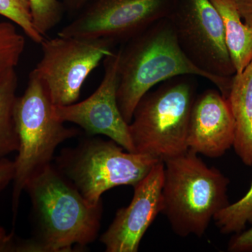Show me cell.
Wrapping results in <instances>:
<instances>
[{"instance_id": "obj_12", "label": "cell", "mask_w": 252, "mask_h": 252, "mask_svg": "<svg viewBox=\"0 0 252 252\" xmlns=\"http://www.w3.org/2000/svg\"><path fill=\"white\" fill-rule=\"evenodd\" d=\"M235 122L229 102L220 91L195 97L189 121L187 146L195 154L219 158L233 147Z\"/></svg>"}, {"instance_id": "obj_1", "label": "cell", "mask_w": 252, "mask_h": 252, "mask_svg": "<svg viewBox=\"0 0 252 252\" xmlns=\"http://www.w3.org/2000/svg\"><path fill=\"white\" fill-rule=\"evenodd\" d=\"M35 221L32 238L13 239L11 252H70L98 237L102 203L91 205L52 164L28 181Z\"/></svg>"}, {"instance_id": "obj_10", "label": "cell", "mask_w": 252, "mask_h": 252, "mask_svg": "<svg viewBox=\"0 0 252 252\" xmlns=\"http://www.w3.org/2000/svg\"><path fill=\"white\" fill-rule=\"evenodd\" d=\"M120 50L104 60V77L89 97L65 106H54V116L63 123H72L89 136L102 135L135 153L127 124L117 102Z\"/></svg>"}, {"instance_id": "obj_8", "label": "cell", "mask_w": 252, "mask_h": 252, "mask_svg": "<svg viewBox=\"0 0 252 252\" xmlns=\"http://www.w3.org/2000/svg\"><path fill=\"white\" fill-rule=\"evenodd\" d=\"M178 0H91L58 35L127 42L168 17Z\"/></svg>"}, {"instance_id": "obj_2", "label": "cell", "mask_w": 252, "mask_h": 252, "mask_svg": "<svg viewBox=\"0 0 252 252\" xmlns=\"http://www.w3.org/2000/svg\"><path fill=\"white\" fill-rule=\"evenodd\" d=\"M120 49L117 102L127 124L144 94L162 81L185 75L205 78L227 98L231 77H218L196 67L180 47L171 21L163 18Z\"/></svg>"}, {"instance_id": "obj_11", "label": "cell", "mask_w": 252, "mask_h": 252, "mask_svg": "<svg viewBox=\"0 0 252 252\" xmlns=\"http://www.w3.org/2000/svg\"><path fill=\"white\" fill-rule=\"evenodd\" d=\"M163 161H158L134 187L130 205L119 209L112 223L101 235L107 252H137L144 234L162 211Z\"/></svg>"}, {"instance_id": "obj_20", "label": "cell", "mask_w": 252, "mask_h": 252, "mask_svg": "<svg viewBox=\"0 0 252 252\" xmlns=\"http://www.w3.org/2000/svg\"><path fill=\"white\" fill-rule=\"evenodd\" d=\"M230 252H252V227L241 233L233 234L228 245Z\"/></svg>"}, {"instance_id": "obj_6", "label": "cell", "mask_w": 252, "mask_h": 252, "mask_svg": "<svg viewBox=\"0 0 252 252\" xmlns=\"http://www.w3.org/2000/svg\"><path fill=\"white\" fill-rule=\"evenodd\" d=\"M160 160L125 150L112 140L92 137L74 148L63 149L56 168L91 205L102 203V195L119 186L135 187Z\"/></svg>"}, {"instance_id": "obj_19", "label": "cell", "mask_w": 252, "mask_h": 252, "mask_svg": "<svg viewBox=\"0 0 252 252\" xmlns=\"http://www.w3.org/2000/svg\"><path fill=\"white\" fill-rule=\"evenodd\" d=\"M31 4L34 26L45 37L62 20L63 4L59 0H31Z\"/></svg>"}, {"instance_id": "obj_5", "label": "cell", "mask_w": 252, "mask_h": 252, "mask_svg": "<svg viewBox=\"0 0 252 252\" xmlns=\"http://www.w3.org/2000/svg\"><path fill=\"white\" fill-rule=\"evenodd\" d=\"M54 104L40 78L34 70L30 73L27 87L18 96L14 117L19 139L14 160L12 210L17 215L20 198L28 181L51 165L60 144L75 137L79 131L67 127L53 113Z\"/></svg>"}, {"instance_id": "obj_21", "label": "cell", "mask_w": 252, "mask_h": 252, "mask_svg": "<svg viewBox=\"0 0 252 252\" xmlns=\"http://www.w3.org/2000/svg\"><path fill=\"white\" fill-rule=\"evenodd\" d=\"M14 175V160H10L6 158L0 159V192L13 182Z\"/></svg>"}, {"instance_id": "obj_13", "label": "cell", "mask_w": 252, "mask_h": 252, "mask_svg": "<svg viewBox=\"0 0 252 252\" xmlns=\"http://www.w3.org/2000/svg\"><path fill=\"white\" fill-rule=\"evenodd\" d=\"M226 99L235 122L233 147L242 162L252 166V61L233 76Z\"/></svg>"}, {"instance_id": "obj_14", "label": "cell", "mask_w": 252, "mask_h": 252, "mask_svg": "<svg viewBox=\"0 0 252 252\" xmlns=\"http://www.w3.org/2000/svg\"><path fill=\"white\" fill-rule=\"evenodd\" d=\"M210 1L221 16L227 49L239 74L252 61V28L244 22L234 0Z\"/></svg>"}, {"instance_id": "obj_24", "label": "cell", "mask_w": 252, "mask_h": 252, "mask_svg": "<svg viewBox=\"0 0 252 252\" xmlns=\"http://www.w3.org/2000/svg\"><path fill=\"white\" fill-rule=\"evenodd\" d=\"M63 4L71 11L81 10L91 0H61Z\"/></svg>"}, {"instance_id": "obj_9", "label": "cell", "mask_w": 252, "mask_h": 252, "mask_svg": "<svg viewBox=\"0 0 252 252\" xmlns=\"http://www.w3.org/2000/svg\"><path fill=\"white\" fill-rule=\"evenodd\" d=\"M167 18L182 51L196 67L215 77L235 75L223 21L210 0H178Z\"/></svg>"}, {"instance_id": "obj_17", "label": "cell", "mask_w": 252, "mask_h": 252, "mask_svg": "<svg viewBox=\"0 0 252 252\" xmlns=\"http://www.w3.org/2000/svg\"><path fill=\"white\" fill-rule=\"evenodd\" d=\"M26 46L25 37L11 22H0V77L16 69Z\"/></svg>"}, {"instance_id": "obj_7", "label": "cell", "mask_w": 252, "mask_h": 252, "mask_svg": "<svg viewBox=\"0 0 252 252\" xmlns=\"http://www.w3.org/2000/svg\"><path fill=\"white\" fill-rule=\"evenodd\" d=\"M41 59L33 70L45 84L54 106L75 103L82 86L101 61L112 55L115 44L104 39H44Z\"/></svg>"}, {"instance_id": "obj_3", "label": "cell", "mask_w": 252, "mask_h": 252, "mask_svg": "<svg viewBox=\"0 0 252 252\" xmlns=\"http://www.w3.org/2000/svg\"><path fill=\"white\" fill-rule=\"evenodd\" d=\"M163 162L161 214L178 236H203L215 215L230 204L229 179L189 149Z\"/></svg>"}, {"instance_id": "obj_18", "label": "cell", "mask_w": 252, "mask_h": 252, "mask_svg": "<svg viewBox=\"0 0 252 252\" xmlns=\"http://www.w3.org/2000/svg\"><path fill=\"white\" fill-rule=\"evenodd\" d=\"M0 16L18 26L36 44H40L46 38L33 23L31 0H0Z\"/></svg>"}, {"instance_id": "obj_4", "label": "cell", "mask_w": 252, "mask_h": 252, "mask_svg": "<svg viewBox=\"0 0 252 252\" xmlns=\"http://www.w3.org/2000/svg\"><path fill=\"white\" fill-rule=\"evenodd\" d=\"M188 75L165 81L136 106L129 130L135 153L161 161L188 151L187 135L196 85Z\"/></svg>"}, {"instance_id": "obj_22", "label": "cell", "mask_w": 252, "mask_h": 252, "mask_svg": "<svg viewBox=\"0 0 252 252\" xmlns=\"http://www.w3.org/2000/svg\"><path fill=\"white\" fill-rule=\"evenodd\" d=\"M244 22L252 28V0H234Z\"/></svg>"}, {"instance_id": "obj_23", "label": "cell", "mask_w": 252, "mask_h": 252, "mask_svg": "<svg viewBox=\"0 0 252 252\" xmlns=\"http://www.w3.org/2000/svg\"><path fill=\"white\" fill-rule=\"evenodd\" d=\"M13 239H14L13 234H8L6 230L0 226V252H7Z\"/></svg>"}, {"instance_id": "obj_15", "label": "cell", "mask_w": 252, "mask_h": 252, "mask_svg": "<svg viewBox=\"0 0 252 252\" xmlns=\"http://www.w3.org/2000/svg\"><path fill=\"white\" fill-rule=\"evenodd\" d=\"M18 89L16 69H10L0 77V159L19 148V139L14 109Z\"/></svg>"}, {"instance_id": "obj_16", "label": "cell", "mask_w": 252, "mask_h": 252, "mask_svg": "<svg viewBox=\"0 0 252 252\" xmlns=\"http://www.w3.org/2000/svg\"><path fill=\"white\" fill-rule=\"evenodd\" d=\"M213 220L220 233L224 235L241 233L248 223L252 225V182L243 198L222 209Z\"/></svg>"}]
</instances>
